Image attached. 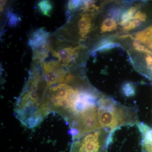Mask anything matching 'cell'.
I'll use <instances>...</instances> for the list:
<instances>
[{
    "instance_id": "cell-21",
    "label": "cell",
    "mask_w": 152,
    "mask_h": 152,
    "mask_svg": "<svg viewBox=\"0 0 152 152\" xmlns=\"http://www.w3.org/2000/svg\"><path fill=\"white\" fill-rule=\"evenodd\" d=\"M6 1H1V11L3 10V8H4V6L5 5Z\"/></svg>"
},
{
    "instance_id": "cell-18",
    "label": "cell",
    "mask_w": 152,
    "mask_h": 152,
    "mask_svg": "<svg viewBox=\"0 0 152 152\" xmlns=\"http://www.w3.org/2000/svg\"><path fill=\"white\" fill-rule=\"evenodd\" d=\"M147 18L146 14L144 12L139 11L135 14L132 18V20H138L141 22H145Z\"/></svg>"
},
{
    "instance_id": "cell-9",
    "label": "cell",
    "mask_w": 152,
    "mask_h": 152,
    "mask_svg": "<svg viewBox=\"0 0 152 152\" xmlns=\"http://www.w3.org/2000/svg\"><path fill=\"white\" fill-rule=\"evenodd\" d=\"M139 8V5L132 6L127 11L124 12L121 18L120 25L124 26L129 23L131 19H132L135 14L137 12Z\"/></svg>"
},
{
    "instance_id": "cell-3",
    "label": "cell",
    "mask_w": 152,
    "mask_h": 152,
    "mask_svg": "<svg viewBox=\"0 0 152 152\" xmlns=\"http://www.w3.org/2000/svg\"><path fill=\"white\" fill-rule=\"evenodd\" d=\"M113 133L100 128L73 140L69 152H107Z\"/></svg>"
},
{
    "instance_id": "cell-11",
    "label": "cell",
    "mask_w": 152,
    "mask_h": 152,
    "mask_svg": "<svg viewBox=\"0 0 152 152\" xmlns=\"http://www.w3.org/2000/svg\"><path fill=\"white\" fill-rule=\"evenodd\" d=\"M118 28L117 22L113 18H108L105 19L101 25L102 32L105 33L115 31Z\"/></svg>"
},
{
    "instance_id": "cell-10",
    "label": "cell",
    "mask_w": 152,
    "mask_h": 152,
    "mask_svg": "<svg viewBox=\"0 0 152 152\" xmlns=\"http://www.w3.org/2000/svg\"><path fill=\"white\" fill-rule=\"evenodd\" d=\"M37 7L39 11L43 15L48 17L51 16L53 11V5L50 1H41L38 3Z\"/></svg>"
},
{
    "instance_id": "cell-4",
    "label": "cell",
    "mask_w": 152,
    "mask_h": 152,
    "mask_svg": "<svg viewBox=\"0 0 152 152\" xmlns=\"http://www.w3.org/2000/svg\"><path fill=\"white\" fill-rule=\"evenodd\" d=\"M84 47L74 46L69 41L60 40L56 39L51 41L52 55L58 59V62L66 70H72L80 57Z\"/></svg>"
},
{
    "instance_id": "cell-19",
    "label": "cell",
    "mask_w": 152,
    "mask_h": 152,
    "mask_svg": "<svg viewBox=\"0 0 152 152\" xmlns=\"http://www.w3.org/2000/svg\"><path fill=\"white\" fill-rule=\"evenodd\" d=\"M124 92L127 96H130L133 94L134 92V87L131 84L127 83L124 86L123 88Z\"/></svg>"
},
{
    "instance_id": "cell-6",
    "label": "cell",
    "mask_w": 152,
    "mask_h": 152,
    "mask_svg": "<svg viewBox=\"0 0 152 152\" xmlns=\"http://www.w3.org/2000/svg\"><path fill=\"white\" fill-rule=\"evenodd\" d=\"M51 42L50 33L45 29L39 28L31 34L29 38L28 45L32 49Z\"/></svg>"
},
{
    "instance_id": "cell-13",
    "label": "cell",
    "mask_w": 152,
    "mask_h": 152,
    "mask_svg": "<svg viewBox=\"0 0 152 152\" xmlns=\"http://www.w3.org/2000/svg\"><path fill=\"white\" fill-rule=\"evenodd\" d=\"M120 45L118 43L113 42L109 40L103 41L99 45L97 48L96 49V51H103L107 50L109 49H113V48H116L120 46Z\"/></svg>"
},
{
    "instance_id": "cell-7",
    "label": "cell",
    "mask_w": 152,
    "mask_h": 152,
    "mask_svg": "<svg viewBox=\"0 0 152 152\" xmlns=\"http://www.w3.org/2000/svg\"><path fill=\"white\" fill-rule=\"evenodd\" d=\"M91 16L83 14L79 18L77 23L78 32L82 40L86 39L89 34L92 26Z\"/></svg>"
},
{
    "instance_id": "cell-16",
    "label": "cell",
    "mask_w": 152,
    "mask_h": 152,
    "mask_svg": "<svg viewBox=\"0 0 152 152\" xmlns=\"http://www.w3.org/2000/svg\"><path fill=\"white\" fill-rule=\"evenodd\" d=\"M83 1H70L68 4V12H72L77 8L80 5H82Z\"/></svg>"
},
{
    "instance_id": "cell-2",
    "label": "cell",
    "mask_w": 152,
    "mask_h": 152,
    "mask_svg": "<svg viewBox=\"0 0 152 152\" xmlns=\"http://www.w3.org/2000/svg\"><path fill=\"white\" fill-rule=\"evenodd\" d=\"M99 122L101 128L114 132L123 126H133L140 123L137 109L127 107L103 95L98 101Z\"/></svg>"
},
{
    "instance_id": "cell-12",
    "label": "cell",
    "mask_w": 152,
    "mask_h": 152,
    "mask_svg": "<svg viewBox=\"0 0 152 152\" xmlns=\"http://www.w3.org/2000/svg\"><path fill=\"white\" fill-rule=\"evenodd\" d=\"M8 25L11 27H15L21 21V18L18 14L8 12L7 15Z\"/></svg>"
},
{
    "instance_id": "cell-14",
    "label": "cell",
    "mask_w": 152,
    "mask_h": 152,
    "mask_svg": "<svg viewBox=\"0 0 152 152\" xmlns=\"http://www.w3.org/2000/svg\"><path fill=\"white\" fill-rule=\"evenodd\" d=\"M133 47L136 50L146 53L148 55L152 56V51L147 47L140 43L139 41H134L133 42Z\"/></svg>"
},
{
    "instance_id": "cell-8",
    "label": "cell",
    "mask_w": 152,
    "mask_h": 152,
    "mask_svg": "<svg viewBox=\"0 0 152 152\" xmlns=\"http://www.w3.org/2000/svg\"><path fill=\"white\" fill-rule=\"evenodd\" d=\"M136 39L152 50V26L136 33Z\"/></svg>"
},
{
    "instance_id": "cell-1",
    "label": "cell",
    "mask_w": 152,
    "mask_h": 152,
    "mask_svg": "<svg viewBox=\"0 0 152 152\" xmlns=\"http://www.w3.org/2000/svg\"><path fill=\"white\" fill-rule=\"evenodd\" d=\"M48 88L42 67L33 66L14 109L16 117L27 127L37 126L50 113Z\"/></svg>"
},
{
    "instance_id": "cell-17",
    "label": "cell",
    "mask_w": 152,
    "mask_h": 152,
    "mask_svg": "<svg viewBox=\"0 0 152 152\" xmlns=\"http://www.w3.org/2000/svg\"><path fill=\"white\" fill-rule=\"evenodd\" d=\"M142 152H152V141H148L142 139Z\"/></svg>"
},
{
    "instance_id": "cell-5",
    "label": "cell",
    "mask_w": 152,
    "mask_h": 152,
    "mask_svg": "<svg viewBox=\"0 0 152 152\" xmlns=\"http://www.w3.org/2000/svg\"><path fill=\"white\" fill-rule=\"evenodd\" d=\"M42 69L48 88L61 83L66 72L68 71L62 66L58 61L55 60L44 61Z\"/></svg>"
},
{
    "instance_id": "cell-15",
    "label": "cell",
    "mask_w": 152,
    "mask_h": 152,
    "mask_svg": "<svg viewBox=\"0 0 152 152\" xmlns=\"http://www.w3.org/2000/svg\"><path fill=\"white\" fill-rule=\"evenodd\" d=\"M142 22L138 20H132L124 26L123 30L125 31H131L141 25Z\"/></svg>"
},
{
    "instance_id": "cell-20",
    "label": "cell",
    "mask_w": 152,
    "mask_h": 152,
    "mask_svg": "<svg viewBox=\"0 0 152 152\" xmlns=\"http://www.w3.org/2000/svg\"><path fill=\"white\" fill-rule=\"evenodd\" d=\"M146 62L148 67L152 70V56L148 55L145 58Z\"/></svg>"
}]
</instances>
